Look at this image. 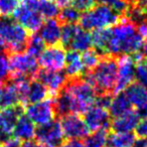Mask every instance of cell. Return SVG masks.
I'll list each match as a JSON object with an SVG mask.
<instances>
[{
  "label": "cell",
  "instance_id": "3957f363",
  "mask_svg": "<svg viewBox=\"0 0 147 147\" xmlns=\"http://www.w3.org/2000/svg\"><path fill=\"white\" fill-rule=\"evenodd\" d=\"M29 33L10 17H0V49L8 55L26 51Z\"/></svg>",
  "mask_w": 147,
  "mask_h": 147
},
{
  "label": "cell",
  "instance_id": "8d00e7d4",
  "mask_svg": "<svg viewBox=\"0 0 147 147\" xmlns=\"http://www.w3.org/2000/svg\"><path fill=\"white\" fill-rule=\"evenodd\" d=\"M61 147H85V143L80 139H67Z\"/></svg>",
  "mask_w": 147,
  "mask_h": 147
},
{
  "label": "cell",
  "instance_id": "ffe728a7",
  "mask_svg": "<svg viewBox=\"0 0 147 147\" xmlns=\"http://www.w3.org/2000/svg\"><path fill=\"white\" fill-rule=\"evenodd\" d=\"M65 74L67 79L80 78L84 75V67H83L82 59L80 53L75 51H69L65 55Z\"/></svg>",
  "mask_w": 147,
  "mask_h": 147
},
{
  "label": "cell",
  "instance_id": "7402d4cb",
  "mask_svg": "<svg viewBox=\"0 0 147 147\" xmlns=\"http://www.w3.org/2000/svg\"><path fill=\"white\" fill-rule=\"evenodd\" d=\"M92 47V34L88 30L82 28L79 25L75 36L69 45V51H75L78 53H84Z\"/></svg>",
  "mask_w": 147,
  "mask_h": 147
},
{
  "label": "cell",
  "instance_id": "bcb514c9",
  "mask_svg": "<svg viewBox=\"0 0 147 147\" xmlns=\"http://www.w3.org/2000/svg\"><path fill=\"white\" fill-rule=\"evenodd\" d=\"M145 139H146V141H147V137H146V138H145Z\"/></svg>",
  "mask_w": 147,
  "mask_h": 147
},
{
  "label": "cell",
  "instance_id": "277c9868",
  "mask_svg": "<svg viewBox=\"0 0 147 147\" xmlns=\"http://www.w3.org/2000/svg\"><path fill=\"white\" fill-rule=\"evenodd\" d=\"M63 88L67 91L74 102V114H84L89 108L95 105L96 90L82 77L67 79Z\"/></svg>",
  "mask_w": 147,
  "mask_h": 147
},
{
  "label": "cell",
  "instance_id": "44dd1931",
  "mask_svg": "<svg viewBox=\"0 0 147 147\" xmlns=\"http://www.w3.org/2000/svg\"><path fill=\"white\" fill-rule=\"evenodd\" d=\"M49 92L45 85L41 84L36 79L30 80L26 95V104L27 103L35 104V103L42 102L47 99H49Z\"/></svg>",
  "mask_w": 147,
  "mask_h": 147
},
{
  "label": "cell",
  "instance_id": "cb8c5ba5",
  "mask_svg": "<svg viewBox=\"0 0 147 147\" xmlns=\"http://www.w3.org/2000/svg\"><path fill=\"white\" fill-rule=\"evenodd\" d=\"M137 137L134 133H109L107 145L109 147H132Z\"/></svg>",
  "mask_w": 147,
  "mask_h": 147
},
{
  "label": "cell",
  "instance_id": "83f0119b",
  "mask_svg": "<svg viewBox=\"0 0 147 147\" xmlns=\"http://www.w3.org/2000/svg\"><path fill=\"white\" fill-rule=\"evenodd\" d=\"M81 59H82L83 67H84V74H86L91 71L98 65L101 59V55H99L96 49H90L88 51H84L83 55H81Z\"/></svg>",
  "mask_w": 147,
  "mask_h": 147
},
{
  "label": "cell",
  "instance_id": "5b68a950",
  "mask_svg": "<svg viewBox=\"0 0 147 147\" xmlns=\"http://www.w3.org/2000/svg\"><path fill=\"white\" fill-rule=\"evenodd\" d=\"M120 16L105 4H99L81 15L80 26L86 30H98L114 26L119 22Z\"/></svg>",
  "mask_w": 147,
  "mask_h": 147
},
{
  "label": "cell",
  "instance_id": "6da1fadb",
  "mask_svg": "<svg viewBox=\"0 0 147 147\" xmlns=\"http://www.w3.org/2000/svg\"><path fill=\"white\" fill-rule=\"evenodd\" d=\"M144 39L138 33L136 25L123 19L110 27V38L108 42V55L114 57L131 55L139 53L143 47Z\"/></svg>",
  "mask_w": 147,
  "mask_h": 147
},
{
  "label": "cell",
  "instance_id": "7c38bea8",
  "mask_svg": "<svg viewBox=\"0 0 147 147\" xmlns=\"http://www.w3.org/2000/svg\"><path fill=\"white\" fill-rule=\"evenodd\" d=\"M12 15L18 24L24 27L27 31H31L33 33L38 30L43 23L42 16L36 9L30 8L22 3L18 5Z\"/></svg>",
  "mask_w": 147,
  "mask_h": 147
},
{
  "label": "cell",
  "instance_id": "9c48e42d",
  "mask_svg": "<svg viewBox=\"0 0 147 147\" xmlns=\"http://www.w3.org/2000/svg\"><path fill=\"white\" fill-rule=\"evenodd\" d=\"M65 139H80L84 140L90 135L85 121L78 114H67L59 120Z\"/></svg>",
  "mask_w": 147,
  "mask_h": 147
},
{
  "label": "cell",
  "instance_id": "74e56055",
  "mask_svg": "<svg viewBox=\"0 0 147 147\" xmlns=\"http://www.w3.org/2000/svg\"><path fill=\"white\" fill-rule=\"evenodd\" d=\"M136 28H137L138 33L141 35V36H142V38L146 39V40H147V20L139 23L138 26H137Z\"/></svg>",
  "mask_w": 147,
  "mask_h": 147
},
{
  "label": "cell",
  "instance_id": "d590c367",
  "mask_svg": "<svg viewBox=\"0 0 147 147\" xmlns=\"http://www.w3.org/2000/svg\"><path fill=\"white\" fill-rule=\"evenodd\" d=\"M135 130V136L137 138H146L147 137V118H144L139 121Z\"/></svg>",
  "mask_w": 147,
  "mask_h": 147
},
{
  "label": "cell",
  "instance_id": "4316f807",
  "mask_svg": "<svg viewBox=\"0 0 147 147\" xmlns=\"http://www.w3.org/2000/svg\"><path fill=\"white\" fill-rule=\"evenodd\" d=\"M59 17L63 24H76L81 18V12L71 5H67L59 11Z\"/></svg>",
  "mask_w": 147,
  "mask_h": 147
},
{
  "label": "cell",
  "instance_id": "60d3db41",
  "mask_svg": "<svg viewBox=\"0 0 147 147\" xmlns=\"http://www.w3.org/2000/svg\"><path fill=\"white\" fill-rule=\"evenodd\" d=\"M21 147H42L38 142H36L35 140H29L25 141L21 144Z\"/></svg>",
  "mask_w": 147,
  "mask_h": 147
},
{
  "label": "cell",
  "instance_id": "4dcf8cb0",
  "mask_svg": "<svg viewBox=\"0 0 147 147\" xmlns=\"http://www.w3.org/2000/svg\"><path fill=\"white\" fill-rule=\"evenodd\" d=\"M135 80L147 89V63L145 57L135 65Z\"/></svg>",
  "mask_w": 147,
  "mask_h": 147
},
{
  "label": "cell",
  "instance_id": "e575fe53",
  "mask_svg": "<svg viewBox=\"0 0 147 147\" xmlns=\"http://www.w3.org/2000/svg\"><path fill=\"white\" fill-rule=\"evenodd\" d=\"M95 0H71V6L80 12H86L95 6Z\"/></svg>",
  "mask_w": 147,
  "mask_h": 147
},
{
  "label": "cell",
  "instance_id": "ee69618b",
  "mask_svg": "<svg viewBox=\"0 0 147 147\" xmlns=\"http://www.w3.org/2000/svg\"><path fill=\"white\" fill-rule=\"evenodd\" d=\"M143 55H144L145 57H147V40L144 42V45H143Z\"/></svg>",
  "mask_w": 147,
  "mask_h": 147
},
{
  "label": "cell",
  "instance_id": "e0dca14e",
  "mask_svg": "<svg viewBox=\"0 0 147 147\" xmlns=\"http://www.w3.org/2000/svg\"><path fill=\"white\" fill-rule=\"evenodd\" d=\"M22 114H24V108L20 104L9 108L0 109V131L12 134L13 128Z\"/></svg>",
  "mask_w": 147,
  "mask_h": 147
},
{
  "label": "cell",
  "instance_id": "7bdbcfd3",
  "mask_svg": "<svg viewBox=\"0 0 147 147\" xmlns=\"http://www.w3.org/2000/svg\"><path fill=\"white\" fill-rule=\"evenodd\" d=\"M96 2H98L99 4H105V5H109V6H111V4H112L113 2H115L116 0H95Z\"/></svg>",
  "mask_w": 147,
  "mask_h": 147
},
{
  "label": "cell",
  "instance_id": "d6986e66",
  "mask_svg": "<svg viewBox=\"0 0 147 147\" xmlns=\"http://www.w3.org/2000/svg\"><path fill=\"white\" fill-rule=\"evenodd\" d=\"M123 93L130 102L131 106L139 109L147 103V89L137 82L130 84Z\"/></svg>",
  "mask_w": 147,
  "mask_h": 147
},
{
  "label": "cell",
  "instance_id": "484cf974",
  "mask_svg": "<svg viewBox=\"0 0 147 147\" xmlns=\"http://www.w3.org/2000/svg\"><path fill=\"white\" fill-rule=\"evenodd\" d=\"M109 133L110 132L107 129L93 132L84 139L85 147H105L107 145V138Z\"/></svg>",
  "mask_w": 147,
  "mask_h": 147
},
{
  "label": "cell",
  "instance_id": "8fae6325",
  "mask_svg": "<svg viewBox=\"0 0 147 147\" xmlns=\"http://www.w3.org/2000/svg\"><path fill=\"white\" fill-rule=\"evenodd\" d=\"M24 114L37 126H42L55 120V112L53 108V100L47 99L42 102L30 104L24 109Z\"/></svg>",
  "mask_w": 147,
  "mask_h": 147
},
{
  "label": "cell",
  "instance_id": "ba28073f",
  "mask_svg": "<svg viewBox=\"0 0 147 147\" xmlns=\"http://www.w3.org/2000/svg\"><path fill=\"white\" fill-rule=\"evenodd\" d=\"M135 63L131 55L117 57V82L114 95L123 92L135 80Z\"/></svg>",
  "mask_w": 147,
  "mask_h": 147
},
{
  "label": "cell",
  "instance_id": "30bf717a",
  "mask_svg": "<svg viewBox=\"0 0 147 147\" xmlns=\"http://www.w3.org/2000/svg\"><path fill=\"white\" fill-rule=\"evenodd\" d=\"M65 51L61 45H51L45 49L38 57V65L42 69L59 71L65 65Z\"/></svg>",
  "mask_w": 147,
  "mask_h": 147
},
{
  "label": "cell",
  "instance_id": "d4e9b609",
  "mask_svg": "<svg viewBox=\"0 0 147 147\" xmlns=\"http://www.w3.org/2000/svg\"><path fill=\"white\" fill-rule=\"evenodd\" d=\"M37 11L42 16V18L53 19L59 14V5L51 0H38L37 3Z\"/></svg>",
  "mask_w": 147,
  "mask_h": 147
},
{
  "label": "cell",
  "instance_id": "836d02e7",
  "mask_svg": "<svg viewBox=\"0 0 147 147\" xmlns=\"http://www.w3.org/2000/svg\"><path fill=\"white\" fill-rule=\"evenodd\" d=\"M114 97L113 94L110 93H104V94H97L96 101H95V106L100 107L105 110H108L112 102V99Z\"/></svg>",
  "mask_w": 147,
  "mask_h": 147
},
{
  "label": "cell",
  "instance_id": "f1b7e54d",
  "mask_svg": "<svg viewBox=\"0 0 147 147\" xmlns=\"http://www.w3.org/2000/svg\"><path fill=\"white\" fill-rule=\"evenodd\" d=\"M45 42L40 38V36L34 32L29 36L26 47V53L33 55L34 57H38L41 55V53L45 51Z\"/></svg>",
  "mask_w": 147,
  "mask_h": 147
},
{
  "label": "cell",
  "instance_id": "f546056e",
  "mask_svg": "<svg viewBox=\"0 0 147 147\" xmlns=\"http://www.w3.org/2000/svg\"><path fill=\"white\" fill-rule=\"evenodd\" d=\"M79 25L77 24H63L61 31V40L59 43L63 47L69 49L71 40H73L75 33L78 29Z\"/></svg>",
  "mask_w": 147,
  "mask_h": 147
},
{
  "label": "cell",
  "instance_id": "8992f818",
  "mask_svg": "<svg viewBox=\"0 0 147 147\" xmlns=\"http://www.w3.org/2000/svg\"><path fill=\"white\" fill-rule=\"evenodd\" d=\"M9 78H35L39 71L36 57L28 53H16L9 55Z\"/></svg>",
  "mask_w": 147,
  "mask_h": 147
},
{
  "label": "cell",
  "instance_id": "f35d334b",
  "mask_svg": "<svg viewBox=\"0 0 147 147\" xmlns=\"http://www.w3.org/2000/svg\"><path fill=\"white\" fill-rule=\"evenodd\" d=\"M1 147H21V143L17 139L11 138L7 142H5L4 144L1 145Z\"/></svg>",
  "mask_w": 147,
  "mask_h": 147
},
{
  "label": "cell",
  "instance_id": "7a4b0ae2",
  "mask_svg": "<svg viewBox=\"0 0 147 147\" xmlns=\"http://www.w3.org/2000/svg\"><path fill=\"white\" fill-rule=\"evenodd\" d=\"M82 78L94 87L97 94L110 93L114 95L117 82V57H101L98 65L91 71L84 74Z\"/></svg>",
  "mask_w": 147,
  "mask_h": 147
},
{
  "label": "cell",
  "instance_id": "603a6c76",
  "mask_svg": "<svg viewBox=\"0 0 147 147\" xmlns=\"http://www.w3.org/2000/svg\"><path fill=\"white\" fill-rule=\"evenodd\" d=\"M130 110H132V106H131L130 102L126 98L124 93L120 92L113 97L108 112L111 117L116 118V117L121 116Z\"/></svg>",
  "mask_w": 147,
  "mask_h": 147
},
{
  "label": "cell",
  "instance_id": "f6af8a7d",
  "mask_svg": "<svg viewBox=\"0 0 147 147\" xmlns=\"http://www.w3.org/2000/svg\"><path fill=\"white\" fill-rule=\"evenodd\" d=\"M145 61H146V63H147V57H145Z\"/></svg>",
  "mask_w": 147,
  "mask_h": 147
},
{
  "label": "cell",
  "instance_id": "1f68e13d",
  "mask_svg": "<svg viewBox=\"0 0 147 147\" xmlns=\"http://www.w3.org/2000/svg\"><path fill=\"white\" fill-rule=\"evenodd\" d=\"M18 0H0V17H9L18 7Z\"/></svg>",
  "mask_w": 147,
  "mask_h": 147
},
{
  "label": "cell",
  "instance_id": "5bb4252c",
  "mask_svg": "<svg viewBox=\"0 0 147 147\" xmlns=\"http://www.w3.org/2000/svg\"><path fill=\"white\" fill-rule=\"evenodd\" d=\"M34 79L45 85L49 90V95L53 97H55L65 87L67 81V75L61 71H51L42 69H39Z\"/></svg>",
  "mask_w": 147,
  "mask_h": 147
},
{
  "label": "cell",
  "instance_id": "b9f144b4",
  "mask_svg": "<svg viewBox=\"0 0 147 147\" xmlns=\"http://www.w3.org/2000/svg\"><path fill=\"white\" fill-rule=\"evenodd\" d=\"M55 3H57L59 6H67L69 5V3H71V0H51Z\"/></svg>",
  "mask_w": 147,
  "mask_h": 147
},
{
  "label": "cell",
  "instance_id": "2e32d148",
  "mask_svg": "<svg viewBox=\"0 0 147 147\" xmlns=\"http://www.w3.org/2000/svg\"><path fill=\"white\" fill-rule=\"evenodd\" d=\"M61 23L57 19H47V21L42 23L40 28L38 29L37 34L40 36L45 45H57L61 40Z\"/></svg>",
  "mask_w": 147,
  "mask_h": 147
},
{
  "label": "cell",
  "instance_id": "ab89813d",
  "mask_svg": "<svg viewBox=\"0 0 147 147\" xmlns=\"http://www.w3.org/2000/svg\"><path fill=\"white\" fill-rule=\"evenodd\" d=\"M132 147H147V141L145 138H136Z\"/></svg>",
  "mask_w": 147,
  "mask_h": 147
},
{
  "label": "cell",
  "instance_id": "ac0fdd59",
  "mask_svg": "<svg viewBox=\"0 0 147 147\" xmlns=\"http://www.w3.org/2000/svg\"><path fill=\"white\" fill-rule=\"evenodd\" d=\"M35 125L25 114H22L17 120L12 131V135L15 139L19 141L32 140L35 136Z\"/></svg>",
  "mask_w": 147,
  "mask_h": 147
},
{
  "label": "cell",
  "instance_id": "9a60e30c",
  "mask_svg": "<svg viewBox=\"0 0 147 147\" xmlns=\"http://www.w3.org/2000/svg\"><path fill=\"white\" fill-rule=\"evenodd\" d=\"M140 121L136 110H130L125 114L111 119L110 129L113 133H130L136 128Z\"/></svg>",
  "mask_w": 147,
  "mask_h": 147
},
{
  "label": "cell",
  "instance_id": "d6a6232c",
  "mask_svg": "<svg viewBox=\"0 0 147 147\" xmlns=\"http://www.w3.org/2000/svg\"><path fill=\"white\" fill-rule=\"evenodd\" d=\"M9 61L8 53L0 49V81L7 80L9 78Z\"/></svg>",
  "mask_w": 147,
  "mask_h": 147
},
{
  "label": "cell",
  "instance_id": "52a82bcc",
  "mask_svg": "<svg viewBox=\"0 0 147 147\" xmlns=\"http://www.w3.org/2000/svg\"><path fill=\"white\" fill-rule=\"evenodd\" d=\"M35 141L42 147H61L65 142L63 130L59 120H53L35 130Z\"/></svg>",
  "mask_w": 147,
  "mask_h": 147
},
{
  "label": "cell",
  "instance_id": "4fadbf2b",
  "mask_svg": "<svg viewBox=\"0 0 147 147\" xmlns=\"http://www.w3.org/2000/svg\"><path fill=\"white\" fill-rule=\"evenodd\" d=\"M84 121L90 132H95L103 129L109 130L111 116L108 110H105L94 105L84 113Z\"/></svg>",
  "mask_w": 147,
  "mask_h": 147
}]
</instances>
